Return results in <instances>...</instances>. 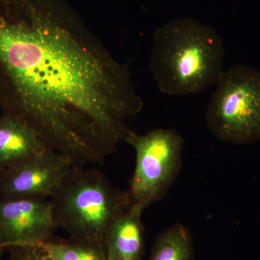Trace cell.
<instances>
[{
	"label": "cell",
	"mask_w": 260,
	"mask_h": 260,
	"mask_svg": "<svg viewBox=\"0 0 260 260\" xmlns=\"http://www.w3.org/2000/svg\"><path fill=\"white\" fill-rule=\"evenodd\" d=\"M143 107L116 61L61 0H0V109L75 166L101 164Z\"/></svg>",
	"instance_id": "1"
},
{
	"label": "cell",
	"mask_w": 260,
	"mask_h": 260,
	"mask_svg": "<svg viewBox=\"0 0 260 260\" xmlns=\"http://www.w3.org/2000/svg\"><path fill=\"white\" fill-rule=\"evenodd\" d=\"M224 57L223 39L215 29L177 19L154 32L150 69L162 93L190 95L218 83Z\"/></svg>",
	"instance_id": "2"
},
{
	"label": "cell",
	"mask_w": 260,
	"mask_h": 260,
	"mask_svg": "<svg viewBox=\"0 0 260 260\" xmlns=\"http://www.w3.org/2000/svg\"><path fill=\"white\" fill-rule=\"evenodd\" d=\"M56 226L73 241L105 250L111 225L131 205L129 193L114 187L102 172L74 166L50 198Z\"/></svg>",
	"instance_id": "3"
},
{
	"label": "cell",
	"mask_w": 260,
	"mask_h": 260,
	"mask_svg": "<svg viewBox=\"0 0 260 260\" xmlns=\"http://www.w3.org/2000/svg\"><path fill=\"white\" fill-rule=\"evenodd\" d=\"M208 128L234 145L260 141V71L237 64L222 72L206 112Z\"/></svg>",
	"instance_id": "4"
},
{
	"label": "cell",
	"mask_w": 260,
	"mask_h": 260,
	"mask_svg": "<svg viewBox=\"0 0 260 260\" xmlns=\"http://www.w3.org/2000/svg\"><path fill=\"white\" fill-rule=\"evenodd\" d=\"M136 153L128 189L131 205L143 210L167 194L181 165L182 138L175 130L155 129L146 134L128 129L124 140Z\"/></svg>",
	"instance_id": "5"
},
{
	"label": "cell",
	"mask_w": 260,
	"mask_h": 260,
	"mask_svg": "<svg viewBox=\"0 0 260 260\" xmlns=\"http://www.w3.org/2000/svg\"><path fill=\"white\" fill-rule=\"evenodd\" d=\"M75 164L47 149L39 156L0 170L1 199H48Z\"/></svg>",
	"instance_id": "6"
},
{
	"label": "cell",
	"mask_w": 260,
	"mask_h": 260,
	"mask_svg": "<svg viewBox=\"0 0 260 260\" xmlns=\"http://www.w3.org/2000/svg\"><path fill=\"white\" fill-rule=\"evenodd\" d=\"M57 228L48 199L0 198V245L38 247Z\"/></svg>",
	"instance_id": "7"
},
{
	"label": "cell",
	"mask_w": 260,
	"mask_h": 260,
	"mask_svg": "<svg viewBox=\"0 0 260 260\" xmlns=\"http://www.w3.org/2000/svg\"><path fill=\"white\" fill-rule=\"evenodd\" d=\"M134 205L114 220L105 242L107 260H139L144 248V228L142 213Z\"/></svg>",
	"instance_id": "8"
},
{
	"label": "cell",
	"mask_w": 260,
	"mask_h": 260,
	"mask_svg": "<svg viewBox=\"0 0 260 260\" xmlns=\"http://www.w3.org/2000/svg\"><path fill=\"white\" fill-rule=\"evenodd\" d=\"M47 150L37 133L14 116H0V170L13 167Z\"/></svg>",
	"instance_id": "9"
},
{
	"label": "cell",
	"mask_w": 260,
	"mask_h": 260,
	"mask_svg": "<svg viewBox=\"0 0 260 260\" xmlns=\"http://www.w3.org/2000/svg\"><path fill=\"white\" fill-rule=\"evenodd\" d=\"M149 260H193L189 230L181 223H176L159 234Z\"/></svg>",
	"instance_id": "10"
},
{
	"label": "cell",
	"mask_w": 260,
	"mask_h": 260,
	"mask_svg": "<svg viewBox=\"0 0 260 260\" xmlns=\"http://www.w3.org/2000/svg\"><path fill=\"white\" fill-rule=\"evenodd\" d=\"M38 248L53 260H107L102 248L73 241H52L42 243Z\"/></svg>",
	"instance_id": "11"
},
{
	"label": "cell",
	"mask_w": 260,
	"mask_h": 260,
	"mask_svg": "<svg viewBox=\"0 0 260 260\" xmlns=\"http://www.w3.org/2000/svg\"><path fill=\"white\" fill-rule=\"evenodd\" d=\"M19 250L15 252L8 260H34L39 253L38 247H18Z\"/></svg>",
	"instance_id": "12"
},
{
	"label": "cell",
	"mask_w": 260,
	"mask_h": 260,
	"mask_svg": "<svg viewBox=\"0 0 260 260\" xmlns=\"http://www.w3.org/2000/svg\"><path fill=\"white\" fill-rule=\"evenodd\" d=\"M43 252V251H42ZM34 260H53L51 257H49V256L47 255V254H44L43 252L42 254H38L37 257L34 259Z\"/></svg>",
	"instance_id": "13"
},
{
	"label": "cell",
	"mask_w": 260,
	"mask_h": 260,
	"mask_svg": "<svg viewBox=\"0 0 260 260\" xmlns=\"http://www.w3.org/2000/svg\"><path fill=\"white\" fill-rule=\"evenodd\" d=\"M4 247L0 245V259H1L2 254H3V251L4 250Z\"/></svg>",
	"instance_id": "14"
}]
</instances>
